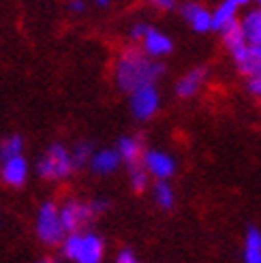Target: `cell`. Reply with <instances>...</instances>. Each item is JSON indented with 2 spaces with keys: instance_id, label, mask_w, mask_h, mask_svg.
Listing matches in <instances>:
<instances>
[{
  "instance_id": "1",
  "label": "cell",
  "mask_w": 261,
  "mask_h": 263,
  "mask_svg": "<svg viewBox=\"0 0 261 263\" xmlns=\"http://www.w3.org/2000/svg\"><path fill=\"white\" fill-rule=\"evenodd\" d=\"M163 71H165V67L161 62L146 58V54H141L135 47L124 49L118 62H116V80H118V86L122 90L130 92V95L141 88H150L152 82Z\"/></svg>"
},
{
  "instance_id": "2",
  "label": "cell",
  "mask_w": 261,
  "mask_h": 263,
  "mask_svg": "<svg viewBox=\"0 0 261 263\" xmlns=\"http://www.w3.org/2000/svg\"><path fill=\"white\" fill-rule=\"evenodd\" d=\"M64 257L80 263H99L103 257V242L99 235H69L64 242Z\"/></svg>"
},
{
  "instance_id": "3",
  "label": "cell",
  "mask_w": 261,
  "mask_h": 263,
  "mask_svg": "<svg viewBox=\"0 0 261 263\" xmlns=\"http://www.w3.org/2000/svg\"><path fill=\"white\" fill-rule=\"evenodd\" d=\"M73 161H71V154L69 150L62 146V143H54L45 156L39 163V174L43 178L51 180V178H67L73 172Z\"/></svg>"
},
{
  "instance_id": "4",
  "label": "cell",
  "mask_w": 261,
  "mask_h": 263,
  "mask_svg": "<svg viewBox=\"0 0 261 263\" xmlns=\"http://www.w3.org/2000/svg\"><path fill=\"white\" fill-rule=\"evenodd\" d=\"M36 233L39 238L47 244H58L62 240V225H60V216L54 203H43L39 210V218H36Z\"/></svg>"
},
{
  "instance_id": "5",
  "label": "cell",
  "mask_w": 261,
  "mask_h": 263,
  "mask_svg": "<svg viewBox=\"0 0 261 263\" xmlns=\"http://www.w3.org/2000/svg\"><path fill=\"white\" fill-rule=\"evenodd\" d=\"M60 216V225L62 231H69L71 235H75V231L80 229L84 222H88L92 218V210H90V203H80V201H67L64 208L58 212Z\"/></svg>"
},
{
  "instance_id": "6",
  "label": "cell",
  "mask_w": 261,
  "mask_h": 263,
  "mask_svg": "<svg viewBox=\"0 0 261 263\" xmlns=\"http://www.w3.org/2000/svg\"><path fill=\"white\" fill-rule=\"evenodd\" d=\"M130 109H133V114L139 120L152 118L156 109H159V95H156V90L150 86V88H141L133 92V97H130Z\"/></svg>"
},
{
  "instance_id": "7",
  "label": "cell",
  "mask_w": 261,
  "mask_h": 263,
  "mask_svg": "<svg viewBox=\"0 0 261 263\" xmlns=\"http://www.w3.org/2000/svg\"><path fill=\"white\" fill-rule=\"evenodd\" d=\"M143 163H146L150 174H154L156 178H161V180L169 178L174 174V169H176V163L163 152H148L146 156H143Z\"/></svg>"
},
{
  "instance_id": "8",
  "label": "cell",
  "mask_w": 261,
  "mask_h": 263,
  "mask_svg": "<svg viewBox=\"0 0 261 263\" xmlns=\"http://www.w3.org/2000/svg\"><path fill=\"white\" fill-rule=\"evenodd\" d=\"M26 176H28V165L22 156H15V159H9L3 165V180L11 186H22L26 182Z\"/></svg>"
},
{
  "instance_id": "9",
  "label": "cell",
  "mask_w": 261,
  "mask_h": 263,
  "mask_svg": "<svg viewBox=\"0 0 261 263\" xmlns=\"http://www.w3.org/2000/svg\"><path fill=\"white\" fill-rule=\"evenodd\" d=\"M143 47H146V51L152 56H165L172 51V41H169L163 32L148 28L146 34H143Z\"/></svg>"
},
{
  "instance_id": "10",
  "label": "cell",
  "mask_w": 261,
  "mask_h": 263,
  "mask_svg": "<svg viewBox=\"0 0 261 263\" xmlns=\"http://www.w3.org/2000/svg\"><path fill=\"white\" fill-rule=\"evenodd\" d=\"M242 32L246 39V45L261 47V11H251L249 15L242 20Z\"/></svg>"
},
{
  "instance_id": "11",
  "label": "cell",
  "mask_w": 261,
  "mask_h": 263,
  "mask_svg": "<svg viewBox=\"0 0 261 263\" xmlns=\"http://www.w3.org/2000/svg\"><path fill=\"white\" fill-rule=\"evenodd\" d=\"M238 7H242V3H238V0H229V3H223L214 13H212V28L220 30L223 32L227 26H231L233 22H236V11Z\"/></svg>"
},
{
  "instance_id": "12",
  "label": "cell",
  "mask_w": 261,
  "mask_h": 263,
  "mask_svg": "<svg viewBox=\"0 0 261 263\" xmlns=\"http://www.w3.org/2000/svg\"><path fill=\"white\" fill-rule=\"evenodd\" d=\"M182 13H184L187 22L193 26V30L206 32L208 28H212V15L206 9H201L199 5H187Z\"/></svg>"
},
{
  "instance_id": "13",
  "label": "cell",
  "mask_w": 261,
  "mask_h": 263,
  "mask_svg": "<svg viewBox=\"0 0 261 263\" xmlns=\"http://www.w3.org/2000/svg\"><path fill=\"white\" fill-rule=\"evenodd\" d=\"M206 69L203 67H197V69H193V71H189L182 80L178 82V95L180 97H193L195 92L199 90V86L203 84V80H206Z\"/></svg>"
},
{
  "instance_id": "14",
  "label": "cell",
  "mask_w": 261,
  "mask_h": 263,
  "mask_svg": "<svg viewBox=\"0 0 261 263\" xmlns=\"http://www.w3.org/2000/svg\"><path fill=\"white\" fill-rule=\"evenodd\" d=\"M223 39H225L227 49L231 51L233 56H238L240 51L246 47V39H244V32H242L240 22H233L231 26H227V28L223 30Z\"/></svg>"
},
{
  "instance_id": "15",
  "label": "cell",
  "mask_w": 261,
  "mask_h": 263,
  "mask_svg": "<svg viewBox=\"0 0 261 263\" xmlns=\"http://www.w3.org/2000/svg\"><path fill=\"white\" fill-rule=\"evenodd\" d=\"M120 165V154L114 150H103L97 156H92V169L97 174H109Z\"/></svg>"
},
{
  "instance_id": "16",
  "label": "cell",
  "mask_w": 261,
  "mask_h": 263,
  "mask_svg": "<svg viewBox=\"0 0 261 263\" xmlns=\"http://www.w3.org/2000/svg\"><path fill=\"white\" fill-rule=\"evenodd\" d=\"M120 154H122V159L128 163V167H139V163H141V143L133 137L120 139Z\"/></svg>"
},
{
  "instance_id": "17",
  "label": "cell",
  "mask_w": 261,
  "mask_h": 263,
  "mask_svg": "<svg viewBox=\"0 0 261 263\" xmlns=\"http://www.w3.org/2000/svg\"><path fill=\"white\" fill-rule=\"evenodd\" d=\"M244 261L246 263H261V233L257 229H249V233H246Z\"/></svg>"
},
{
  "instance_id": "18",
  "label": "cell",
  "mask_w": 261,
  "mask_h": 263,
  "mask_svg": "<svg viewBox=\"0 0 261 263\" xmlns=\"http://www.w3.org/2000/svg\"><path fill=\"white\" fill-rule=\"evenodd\" d=\"M22 152V137L20 135H13L0 141V159L9 161V159H15Z\"/></svg>"
},
{
  "instance_id": "19",
  "label": "cell",
  "mask_w": 261,
  "mask_h": 263,
  "mask_svg": "<svg viewBox=\"0 0 261 263\" xmlns=\"http://www.w3.org/2000/svg\"><path fill=\"white\" fill-rule=\"evenodd\" d=\"M154 199H156V203H159L161 208H165V210H169L174 205V191H172V186H169L165 180H159L154 184Z\"/></svg>"
},
{
  "instance_id": "20",
  "label": "cell",
  "mask_w": 261,
  "mask_h": 263,
  "mask_svg": "<svg viewBox=\"0 0 261 263\" xmlns=\"http://www.w3.org/2000/svg\"><path fill=\"white\" fill-rule=\"evenodd\" d=\"M146 172H143L141 167H130V184H133V189L135 193H143L146 191Z\"/></svg>"
},
{
  "instance_id": "21",
  "label": "cell",
  "mask_w": 261,
  "mask_h": 263,
  "mask_svg": "<svg viewBox=\"0 0 261 263\" xmlns=\"http://www.w3.org/2000/svg\"><path fill=\"white\" fill-rule=\"evenodd\" d=\"M88 154H90V146H86V143H80L75 150H73V154H71V161H73V167H80V165H84L86 161H88Z\"/></svg>"
},
{
  "instance_id": "22",
  "label": "cell",
  "mask_w": 261,
  "mask_h": 263,
  "mask_svg": "<svg viewBox=\"0 0 261 263\" xmlns=\"http://www.w3.org/2000/svg\"><path fill=\"white\" fill-rule=\"evenodd\" d=\"M249 90L253 92L255 97H261V75L251 77V80H249Z\"/></svg>"
},
{
  "instance_id": "23",
  "label": "cell",
  "mask_w": 261,
  "mask_h": 263,
  "mask_svg": "<svg viewBox=\"0 0 261 263\" xmlns=\"http://www.w3.org/2000/svg\"><path fill=\"white\" fill-rule=\"evenodd\" d=\"M116 263H139V261L135 259V255L130 253V251H122L118 255V261H116Z\"/></svg>"
},
{
  "instance_id": "24",
  "label": "cell",
  "mask_w": 261,
  "mask_h": 263,
  "mask_svg": "<svg viewBox=\"0 0 261 263\" xmlns=\"http://www.w3.org/2000/svg\"><path fill=\"white\" fill-rule=\"evenodd\" d=\"M146 30H148V26H143V24H137L135 26V28H133V32H130V34H133V39H143V34H146Z\"/></svg>"
},
{
  "instance_id": "25",
  "label": "cell",
  "mask_w": 261,
  "mask_h": 263,
  "mask_svg": "<svg viewBox=\"0 0 261 263\" xmlns=\"http://www.w3.org/2000/svg\"><path fill=\"white\" fill-rule=\"evenodd\" d=\"M71 9H75V11H80L82 9V3H73V5H69Z\"/></svg>"
},
{
  "instance_id": "26",
  "label": "cell",
  "mask_w": 261,
  "mask_h": 263,
  "mask_svg": "<svg viewBox=\"0 0 261 263\" xmlns=\"http://www.w3.org/2000/svg\"><path fill=\"white\" fill-rule=\"evenodd\" d=\"M39 263H54V261H51V259H43V261H39Z\"/></svg>"
}]
</instances>
